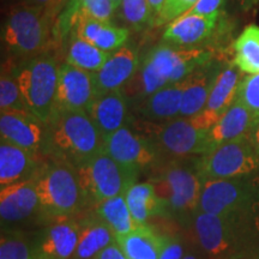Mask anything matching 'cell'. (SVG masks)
Masks as SVG:
<instances>
[{
    "instance_id": "cell-1",
    "label": "cell",
    "mask_w": 259,
    "mask_h": 259,
    "mask_svg": "<svg viewBox=\"0 0 259 259\" xmlns=\"http://www.w3.org/2000/svg\"><path fill=\"white\" fill-rule=\"evenodd\" d=\"M215 57L211 50L183 48L162 41L142 58L134 78L125 85L130 105L164 87L183 82L194 70Z\"/></svg>"
},
{
    "instance_id": "cell-2",
    "label": "cell",
    "mask_w": 259,
    "mask_h": 259,
    "mask_svg": "<svg viewBox=\"0 0 259 259\" xmlns=\"http://www.w3.org/2000/svg\"><path fill=\"white\" fill-rule=\"evenodd\" d=\"M197 157L163 158L151 168L153 177L149 179L164 204L166 219L185 227H191L198 212L204 184Z\"/></svg>"
},
{
    "instance_id": "cell-3",
    "label": "cell",
    "mask_w": 259,
    "mask_h": 259,
    "mask_svg": "<svg viewBox=\"0 0 259 259\" xmlns=\"http://www.w3.org/2000/svg\"><path fill=\"white\" fill-rule=\"evenodd\" d=\"M102 150L105 138L87 112L56 111L47 122V158L77 169Z\"/></svg>"
},
{
    "instance_id": "cell-4",
    "label": "cell",
    "mask_w": 259,
    "mask_h": 259,
    "mask_svg": "<svg viewBox=\"0 0 259 259\" xmlns=\"http://www.w3.org/2000/svg\"><path fill=\"white\" fill-rule=\"evenodd\" d=\"M56 19V16L44 9L12 5L2 28V45L6 59L19 61L54 50Z\"/></svg>"
},
{
    "instance_id": "cell-5",
    "label": "cell",
    "mask_w": 259,
    "mask_h": 259,
    "mask_svg": "<svg viewBox=\"0 0 259 259\" xmlns=\"http://www.w3.org/2000/svg\"><path fill=\"white\" fill-rule=\"evenodd\" d=\"M34 180L42 220L76 218L89 208L77 171L70 164L47 158Z\"/></svg>"
},
{
    "instance_id": "cell-6",
    "label": "cell",
    "mask_w": 259,
    "mask_h": 259,
    "mask_svg": "<svg viewBox=\"0 0 259 259\" xmlns=\"http://www.w3.org/2000/svg\"><path fill=\"white\" fill-rule=\"evenodd\" d=\"M8 61L11 64L29 111L47 124L56 111L61 65L57 51L50 50L28 59Z\"/></svg>"
},
{
    "instance_id": "cell-7",
    "label": "cell",
    "mask_w": 259,
    "mask_h": 259,
    "mask_svg": "<svg viewBox=\"0 0 259 259\" xmlns=\"http://www.w3.org/2000/svg\"><path fill=\"white\" fill-rule=\"evenodd\" d=\"M144 136L150 138L163 158L202 156L206 153L210 127L202 116L176 118L163 124H147Z\"/></svg>"
},
{
    "instance_id": "cell-8",
    "label": "cell",
    "mask_w": 259,
    "mask_h": 259,
    "mask_svg": "<svg viewBox=\"0 0 259 259\" xmlns=\"http://www.w3.org/2000/svg\"><path fill=\"white\" fill-rule=\"evenodd\" d=\"M80 186L89 208L101 200L125 194L137 183L139 171L122 166L106 150L77 168Z\"/></svg>"
},
{
    "instance_id": "cell-9",
    "label": "cell",
    "mask_w": 259,
    "mask_h": 259,
    "mask_svg": "<svg viewBox=\"0 0 259 259\" xmlns=\"http://www.w3.org/2000/svg\"><path fill=\"white\" fill-rule=\"evenodd\" d=\"M259 206V176L233 179L205 180L200 193L198 212L235 215Z\"/></svg>"
},
{
    "instance_id": "cell-10",
    "label": "cell",
    "mask_w": 259,
    "mask_h": 259,
    "mask_svg": "<svg viewBox=\"0 0 259 259\" xmlns=\"http://www.w3.org/2000/svg\"><path fill=\"white\" fill-rule=\"evenodd\" d=\"M197 168L204 181L233 179L257 173L259 156L248 136H244L197 157Z\"/></svg>"
},
{
    "instance_id": "cell-11",
    "label": "cell",
    "mask_w": 259,
    "mask_h": 259,
    "mask_svg": "<svg viewBox=\"0 0 259 259\" xmlns=\"http://www.w3.org/2000/svg\"><path fill=\"white\" fill-rule=\"evenodd\" d=\"M105 150L122 166L141 171L151 169L163 160L156 145L131 125L114 132L105 139Z\"/></svg>"
},
{
    "instance_id": "cell-12",
    "label": "cell",
    "mask_w": 259,
    "mask_h": 259,
    "mask_svg": "<svg viewBox=\"0 0 259 259\" xmlns=\"http://www.w3.org/2000/svg\"><path fill=\"white\" fill-rule=\"evenodd\" d=\"M79 235V219L66 218L48 222L31 239L35 259H70L78 244Z\"/></svg>"
},
{
    "instance_id": "cell-13",
    "label": "cell",
    "mask_w": 259,
    "mask_h": 259,
    "mask_svg": "<svg viewBox=\"0 0 259 259\" xmlns=\"http://www.w3.org/2000/svg\"><path fill=\"white\" fill-rule=\"evenodd\" d=\"M96 97L93 73L61 63L56 97V111L87 112ZM54 111V112H56Z\"/></svg>"
},
{
    "instance_id": "cell-14",
    "label": "cell",
    "mask_w": 259,
    "mask_h": 259,
    "mask_svg": "<svg viewBox=\"0 0 259 259\" xmlns=\"http://www.w3.org/2000/svg\"><path fill=\"white\" fill-rule=\"evenodd\" d=\"M0 138L45 156L47 124L32 113L0 112Z\"/></svg>"
},
{
    "instance_id": "cell-15",
    "label": "cell",
    "mask_w": 259,
    "mask_h": 259,
    "mask_svg": "<svg viewBox=\"0 0 259 259\" xmlns=\"http://www.w3.org/2000/svg\"><path fill=\"white\" fill-rule=\"evenodd\" d=\"M221 14L211 16L184 14L167 24L162 34V41L183 48L205 47L218 32Z\"/></svg>"
},
{
    "instance_id": "cell-16",
    "label": "cell",
    "mask_w": 259,
    "mask_h": 259,
    "mask_svg": "<svg viewBox=\"0 0 259 259\" xmlns=\"http://www.w3.org/2000/svg\"><path fill=\"white\" fill-rule=\"evenodd\" d=\"M115 14L116 9L112 0H69L54 23V48L60 51L69 35L84 19L112 21Z\"/></svg>"
},
{
    "instance_id": "cell-17",
    "label": "cell",
    "mask_w": 259,
    "mask_h": 259,
    "mask_svg": "<svg viewBox=\"0 0 259 259\" xmlns=\"http://www.w3.org/2000/svg\"><path fill=\"white\" fill-rule=\"evenodd\" d=\"M139 63V51L134 42H127L125 46L109 54L105 65L93 73L96 96L125 88L137 72Z\"/></svg>"
},
{
    "instance_id": "cell-18",
    "label": "cell",
    "mask_w": 259,
    "mask_h": 259,
    "mask_svg": "<svg viewBox=\"0 0 259 259\" xmlns=\"http://www.w3.org/2000/svg\"><path fill=\"white\" fill-rule=\"evenodd\" d=\"M87 113L105 139L124 126L130 125L134 118L124 88L97 95Z\"/></svg>"
},
{
    "instance_id": "cell-19",
    "label": "cell",
    "mask_w": 259,
    "mask_h": 259,
    "mask_svg": "<svg viewBox=\"0 0 259 259\" xmlns=\"http://www.w3.org/2000/svg\"><path fill=\"white\" fill-rule=\"evenodd\" d=\"M34 216L41 219L40 199L34 179L0 187L2 226L24 222Z\"/></svg>"
},
{
    "instance_id": "cell-20",
    "label": "cell",
    "mask_w": 259,
    "mask_h": 259,
    "mask_svg": "<svg viewBox=\"0 0 259 259\" xmlns=\"http://www.w3.org/2000/svg\"><path fill=\"white\" fill-rule=\"evenodd\" d=\"M185 80L164 87L131 106L132 116L147 124H163L179 118Z\"/></svg>"
},
{
    "instance_id": "cell-21",
    "label": "cell",
    "mask_w": 259,
    "mask_h": 259,
    "mask_svg": "<svg viewBox=\"0 0 259 259\" xmlns=\"http://www.w3.org/2000/svg\"><path fill=\"white\" fill-rule=\"evenodd\" d=\"M226 59L215 57L205 63L185 79L183 93V105H181V118H190L198 114L205 108L210 93L216 82L219 73L225 66Z\"/></svg>"
},
{
    "instance_id": "cell-22",
    "label": "cell",
    "mask_w": 259,
    "mask_h": 259,
    "mask_svg": "<svg viewBox=\"0 0 259 259\" xmlns=\"http://www.w3.org/2000/svg\"><path fill=\"white\" fill-rule=\"evenodd\" d=\"M46 156L0 141V187L35 179Z\"/></svg>"
},
{
    "instance_id": "cell-23",
    "label": "cell",
    "mask_w": 259,
    "mask_h": 259,
    "mask_svg": "<svg viewBox=\"0 0 259 259\" xmlns=\"http://www.w3.org/2000/svg\"><path fill=\"white\" fill-rule=\"evenodd\" d=\"M254 119L255 115L253 113L242 105L240 100L235 99V101L228 107L218 122L209 130L208 139H206V153L219 145L247 136Z\"/></svg>"
},
{
    "instance_id": "cell-24",
    "label": "cell",
    "mask_w": 259,
    "mask_h": 259,
    "mask_svg": "<svg viewBox=\"0 0 259 259\" xmlns=\"http://www.w3.org/2000/svg\"><path fill=\"white\" fill-rule=\"evenodd\" d=\"M115 242L127 259H160L166 234L151 225H142L127 234L115 236Z\"/></svg>"
},
{
    "instance_id": "cell-25",
    "label": "cell",
    "mask_w": 259,
    "mask_h": 259,
    "mask_svg": "<svg viewBox=\"0 0 259 259\" xmlns=\"http://www.w3.org/2000/svg\"><path fill=\"white\" fill-rule=\"evenodd\" d=\"M73 31L79 37L109 54L125 46L130 38L127 28L113 24L112 21H99L94 18L84 19Z\"/></svg>"
},
{
    "instance_id": "cell-26",
    "label": "cell",
    "mask_w": 259,
    "mask_h": 259,
    "mask_svg": "<svg viewBox=\"0 0 259 259\" xmlns=\"http://www.w3.org/2000/svg\"><path fill=\"white\" fill-rule=\"evenodd\" d=\"M241 71L233 64V61H226L221 72L219 73L216 82L210 93L205 108L203 111L209 113L212 118L219 120L228 107L235 101L238 89L240 85Z\"/></svg>"
},
{
    "instance_id": "cell-27",
    "label": "cell",
    "mask_w": 259,
    "mask_h": 259,
    "mask_svg": "<svg viewBox=\"0 0 259 259\" xmlns=\"http://www.w3.org/2000/svg\"><path fill=\"white\" fill-rule=\"evenodd\" d=\"M79 240L70 259H96L103 248L115 241V235L108 226L93 212L79 219Z\"/></svg>"
},
{
    "instance_id": "cell-28",
    "label": "cell",
    "mask_w": 259,
    "mask_h": 259,
    "mask_svg": "<svg viewBox=\"0 0 259 259\" xmlns=\"http://www.w3.org/2000/svg\"><path fill=\"white\" fill-rule=\"evenodd\" d=\"M132 218L139 225H149L151 219L166 218V208L150 180L136 183L125 193Z\"/></svg>"
},
{
    "instance_id": "cell-29",
    "label": "cell",
    "mask_w": 259,
    "mask_h": 259,
    "mask_svg": "<svg viewBox=\"0 0 259 259\" xmlns=\"http://www.w3.org/2000/svg\"><path fill=\"white\" fill-rule=\"evenodd\" d=\"M59 52L64 53L65 63L90 73L97 72L109 57V53L79 37L74 31L69 35Z\"/></svg>"
},
{
    "instance_id": "cell-30",
    "label": "cell",
    "mask_w": 259,
    "mask_h": 259,
    "mask_svg": "<svg viewBox=\"0 0 259 259\" xmlns=\"http://www.w3.org/2000/svg\"><path fill=\"white\" fill-rule=\"evenodd\" d=\"M92 208L94 215H96L103 223H106L115 236L127 234L142 226L132 218L125 194L101 200Z\"/></svg>"
},
{
    "instance_id": "cell-31",
    "label": "cell",
    "mask_w": 259,
    "mask_h": 259,
    "mask_svg": "<svg viewBox=\"0 0 259 259\" xmlns=\"http://www.w3.org/2000/svg\"><path fill=\"white\" fill-rule=\"evenodd\" d=\"M233 64L246 74L259 73V25L248 24L232 45Z\"/></svg>"
},
{
    "instance_id": "cell-32",
    "label": "cell",
    "mask_w": 259,
    "mask_h": 259,
    "mask_svg": "<svg viewBox=\"0 0 259 259\" xmlns=\"http://www.w3.org/2000/svg\"><path fill=\"white\" fill-rule=\"evenodd\" d=\"M0 112L31 113L25 103L10 61L3 64L0 76Z\"/></svg>"
},
{
    "instance_id": "cell-33",
    "label": "cell",
    "mask_w": 259,
    "mask_h": 259,
    "mask_svg": "<svg viewBox=\"0 0 259 259\" xmlns=\"http://www.w3.org/2000/svg\"><path fill=\"white\" fill-rule=\"evenodd\" d=\"M116 12L121 23L130 31L142 32L154 28V18L148 0H122Z\"/></svg>"
},
{
    "instance_id": "cell-34",
    "label": "cell",
    "mask_w": 259,
    "mask_h": 259,
    "mask_svg": "<svg viewBox=\"0 0 259 259\" xmlns=\"http://www.w3.org/2000/svg\"><path fill=\"white\" fill-rule=\"evenodd\" d=\"M0 259H35L31 239L23 232L2 227Z\"/></svg>"
},
{
    "instance_id": "cell-35",
    "label": "cell",
    "mask_w": 259,
    "mask_h": 259,
    "mask_svg": "<svg viewBox=\"0 0 259 259\" xmlns=\"http://www.w3.org/2000/svg\"><path fill=\"white\" fill-rule=\"evenodd\" d=\"M236 99L255 116L259 115V73L245 76L241 79Z\"/></svg>"
},
{
    "instance_id": "cell-36",
    "label": "cell",
    "mask_w": 259,
    "mask_h": 259,
    "mask_svg": "<svg viewBox=\"0 0 259 259\" xmlns=\"http://www.w3.org/2000/svg\"><path fill=\"white\" fill-rule=\"evenodd\" d=\"M197 0H167L162 9L161 14L155 19L154 27L160 28L169 24L174 19L186 14L192 6L196 4Z\"/></svg>"
},
{
    "instance_id": "cell-37",
    "label": "cell",
    "mask_w": 259,
    "mask_h": 259,
    "mask_svg": "<svg viewBox=\"0 0 259 259\" xmlns=\"http://www.w3.org/2000/svg\"><path fill=\"white\" fill-rule=\"evenodd\" d=\"M185 253V246L179 236L166 234V244L160 259H183Z\"/></svg>"
},
{
    "instance_id": "cell-38",
    "label": "cell",
    "mask_w": 259,
    "mask_h": 259,
    "mask_svg": "<svg viewBox=\"0 0 259 259\" xmlns=\"http://www.w3.org/2000/svg\"><path fill=\"white\" fill-rule=\"evenodd\" d=\"M223 4H225V0H197L196 4L186 14L200 16H211L221 14Z\"/></svg>"
},
{
    "instance_id": "cell-39",
    "label": "cell",
    "mask_w": 259,
    "mask_h": 259,
    "mask_svg": "<svg viewBox=\"0 0 259 259\" xmlns=\"http://www.w3.org/2000/svg\"><path fill=\"white\" fill-rule=\"evenodd\" d=\"M15 4H23L29 6H35V8H40L50 11L54 16L59 15L60 5L59 0H14Z\"/></svg>"
},
{
    "instance_id": "cell-40",
    "label": "cell",
    "mask_w": 259,
    "mask_h": 259,
    "mask_svg": "<svg viewBox=\"0 0 259 259\" xmlns=\"http://www.w3.org/2000/svg\"><path fill=\"white\" fill-rule=\"evenodd\" d=\"M96 259H127V257H126L121 248L119 247V245L114 241L113 244L107 246L106 248H103Z\"/></svg>"
},
{
    "instance_id": "cell-41",
    "label": "cell",
    "mask_w": 259,
    "mask_h": 259,
    "mask_svg": "<svg viewBox=\"0 0 259 259\" xmlns=\"http://www.w3.org/2000/svg\"><path fill=\"white\" fill-rule=\"evenodd\" d=\"M247 136H248V139H250L251 144L253 145L255 153H257V155L259 156V115L255 116L253 125H252V127Z\"/></svg>"
},
{
    "instance_id": "cell-42",
    "label": "cell",
    "mask_w": 259,
    "mask_h": 259,
    "mask_svg": "<svg viewBox=\"0 0 259 259\" xmlns=\"http://www.w3.org/2000/svg\"><path fill=\"white\" fill-rule=\"evenodd\" d=\"M166 2L167 0H148L149 6H150V10H151V14H153L154 22H155V19L157 18V16L161 14L162 9H163Z\"/></svg>"
},
{
    "instance_id": "cell-43",
    "label": "cell",
    "mask_w": 259,
    "mask_h": 259,
    "mask_svg": "<svg viewBox=\"0 0 259 259\" xmlns=\"http://www.w3.org/2000/svg\"><path fill=\"white\" fill-rule=\"evenodd\" d=\"M234 3L242 11H248L259 5V0H234Z\"/></svg>"
},
{
    "instance_id": "cell-44",
    "label": "cell",
    "mask_w": 259,
    "mask_h": 259,
    "mask_svg": "<svg viewBox=\"0 0 259 259\" xmlns=\"http://www.w3.org/2000/svg\"><path fill=\"white\" fill-rule=\"evenodd\" d=\"M203 257H205V255H204L200 251H186V253L183 257V259H203Z\"/></svg>"
},
{
    "instance_id": "cell-45",
    "label": "cell",
    "mask_w": 259,
    "mask_h": 259,
    "mask_svg": "<svg viewBox=\"0 0 259 259\" xmlns=\"http://www.w3.org/2000/svg\"><path fill=\"white\" fill-rule=\"evenodd\" d=\"M121 2H122V0H112V3H113V4H114V6H115V9H116V10L119 9V6H120Z\"/></svg>"
},
{
    "instance_id": "cell-46",
    "label": "cell",
    "mask_w": 259,
    "mask_h": 259,
    "mask_svg": "<svg viewBox=\"0 0 259 259\" xmlns=\"http://www.w3.org/2000/svg\"><path fill=\"white\" fill-rule=\"evenodd\" d=\"M67 2H69V0H59V5H60V9L61 10H63V8H64L65 4H66ZM61 10H60V11H61Z\"/></svg>"
}]
</instances>
